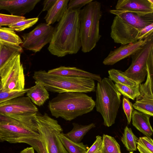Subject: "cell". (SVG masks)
<instances>
[{
	"label": "cell",
	"instance_id": "obj_23",
	"mask_svg": "<svg viewBox=\"0 0 153 153\" xmlns=\"http://www.w3.org/2000/svg\"><path fill=\"white\" fill-rule=\"evenodd\" d=\"M72 125V129L64 134L69 139L76 143L81 142L86 133L95 127V124L93 123L85 125L73 123Z\"/></svg>",
	"mask_w": 153,
	"mask_h": 153
},
{
	"label": "cell",
	"instance_id": "obj_39",
	"mask_svg": "<svg viewBox=\"0 0 153 153\" xmlns=\"http://www.w3.org/2000/svg\"><path fill=\"white\" fill-rule=\"evenodd\" d=\"M0 123H9L21 126L20 123L16 120L0 114Z\"/></svg>",
	"mask_w": 153,
	"mask_h": 153
},
{
	"label": "cell",
	"instance_id": "obj_42",
	"mask_svg": "<svg viewBox=\"0 0 153 153\" xmlns=\"http://www.w3.org/2000/svg\"><path fill=\"white\" fill-rule=\"evenodd\" d=\"M2 141L0 139V142H2Z\"/></svg>",
	"mask_w": 153,
	"mask_h": 153
},
{
	"label": "cell",
	"instance_id": "obj_25",
	"mask_svg": "<svg viewBox=\"0 0 153 153\" xmlns=\"http://www.w3.org/2000/svg\"><path fill=\"white\" fill-rule=\"evenodd\" d=\"M59 137L68 153H85L88 149L87 146L83 143L73 142L67 137L62 132L59 134Z\"/></svg>",
	"mask_w": 153,
	"mask_h": 153
},
{
	"label": "cell",
	"instance_id": "obj_9",
	"mask_svg": "<svg viewBox=\"0 0 153 153\" xmlns=\"http://www.w3.org/2000/svg\"><path fill=\"white\" fill-rule=\"evenodd\" d=\"M54 28L46 23L39 24L33 30L22 35V47L35 53L40 51L51 42Z\"/></svg>",
	"mask_w": 153,
	"mask_h": 153
},
{
	"label": "cell",
	"instance_id": "obj_6",
	"mask_svg": "<svg viewBox=\"0 0 153 153\" xmlns=\"http://www.w3.org/2000/svg\"><path fill=\"white\" fill-rule=\"evenodd\" d=\"M35 120L42 144L46 153H68L59 137L63 129L58 121L49 116L37 113Z\"/></svg>",
	"mask_w": 153,
	"mask_h": 153
},
{
	"label": "cell",
	"instance_id": "obj_16",
	"mask_svg": "<svg viewBox=\"0 0 153 153\" xmlns=\"http://www.w3.org/2000/svg\"><path fill=\"white\" fill-rule=\"evenodd\" d=\"M110 12L139 29L153 23V13L143 15L133 12L116 9L111 10Z\"/></svg>",
	"mask_w": 153,
	"mask_h": 153
},
{
	"label": "cell",
	"instance_id": "obj_12",
	"mask_svg": "<svg viewBox=\"0 0 153 153\" xmlns=\"http://www.w3.org/2000/svg\"><path fill=\"white\" fill-rule=\"evenodd\" d=\"M31 137H40L38 131L16 124L0 123V139L2 142L16 143L21 140Z\"/></svg>",
	"mask_w": 153,
	"mask_h": 153
},
{
	"label": "cell",
	"instance_id": "obj_7",
	"mask_svg": "<svg viewBox=\"0 0 153 153\" xmlns=\"http://www.w3.org/2000/svg\"><path fill=\"white\" fill-rule=\"evenodd\" d=\"M131 57V64L123 74L139 85L145 80L148 64L153 59V34L148 37L146 44Z\"/></svg>",
	"mask_w": 153,
	"mask_h": 153
},
{
	"label": "cell",
	"instance_id": "obj_28",
	"mask_svg": "<svg viewBox=\"0 0 153 153\" xmlns=\"http://www.w3.org/2000/svg\"><path fill=\"white\" fill-rule=\"evenodd\" d=\"M109 78L116 83L124 84L131 87H136L138 85L136 82L126 76L123 71L111 69L108 71Z\"/></svg>",
	"mask_w": 153,
	"mask_h": 153
},
{
	"label": "cell",
	"instance_id": "obj_8",
	"mask_svg": "<svg viewBox=\"0 0 153 153\" xmlns=\"http://www.w3.org/2000/svg\"><path fill=\"white\" fill-rule=\"evenodd\" d=\"M21 53H18L13 57L3 70L0 82L3 91H20L25 89L24 70L20 60Z\"/></svg>",
	"mask_w": 153,
	"mask_h": 153
},
{
	"label": "cell",
	"instance_id": "obj_2",
	"mask_svg": "<svg viewBox=\"0 0 153 153\" xmlns=\"http://www.w3.org/2000/svg\"><path fill=\"white\" fill-rule=\"evenodd\" d=\"M94 107L95 102L91 97L78 92L59 93L48 105L53 116L68 121L91 112Z\"/></svg>",
	"mask_w": 153,
	"mask_h": 153
},
{
	"label": "cell",
	"instance_id": "obj_11",
	"mask_svg": "<svg viewBox=\"0 0 153 153\" xmlns=\"http://www.w3.org/2000/svg\"><path fill=\"white\" fill-rule=\"evenodd\" d=\"M140 30L116 16L111 26L110 36L114 42L126 45L139 41Z\"/></svg>",
	"mask_w": 153,
	"mask_h": 153
},
{
	"label": "cell",
	"instance_id": "obj_45",
	"mask_svg": "<svg viewBox=\"0 0 153 153\" xmlns=\"http://www.w3.org/2000/svg\"></svg>",
	"mask_w": 153,
	"mask_h": 153
},
{
	"label": "cell",
	"instance_id": "obj_13",
	"mask_svg": "<svg viewBox=\"0 0 153 153\" xmlns=\"http://www.w3.org/2000/svg\"><path fill=\"white\" fill-rule=\"evenodd\" d=\"M38 111L37 107L27 96L14 98L0 104V114L7 117L26 113H37Z\"/></svg>",
	"mask_w": 153,
	"mask_h": 153
},
{
	"label": "cell",
	"instance_id": "obj_15",
	"mask_svg": "<svg viewBox=\"0 0 153 153\" xmlns=\"http://www.w3.org/2000/svg\"><path fill=\"white\" fill-rule=\"evenodd\" d=\"M40 0H0V10L8 11L11 15L23 16L33 10Z\"/></svg>",
	"mask_w": 153,
	"mask_h": 153
},
{
	"label": "cell",
	"instance_id": "obj_40",
	"mask_svg": "<svg viewBox=\"0 0 153 153\" xmlns=\"http://www.w3.org/2000/svg\"><path fill=\"white\" fill-rule=\"evenodd\" d=\"M19 153H34V149L32 147H27L22 150Z\"/></svg>",
	"mask_w": 153,
	"mask_h": 153
},
{
	"label": "cell",
	"instance_id": "obj_41",
	"mask_svg": "<svg viewBox=\"0 0 153 153\" xmlns=\"http://www.w3.org/2000/svg\"><path fill=\"white\" fill-rule=\"evenodd\" d=\"M97 153H102L99 150L98 152Z\"/></svg>",
	"mask_w": 153,
	"mask_h": 153
},
{
	"label": "cell",
	"instance_id": "obj_21",
	"mask_svg": "<svg viewBox=\"0 0 153 153\" xmlns=\"http://www.w3.org/2000/svg\"><path fill=\"white\" fill-rule=\"evenodd\" d=\"M35 85L29 88L26 93L27 96L36 105H43L49 97V94L45 87L39 82L35 81Z\"/></svg>",
	"mask_w": 153,
	"mask_h": 153
},
{
	"label": "cell",
	"instance_id": "obj_1",
	"mask_svg": "<svg viewBox=\"0 0 153 153\" xmlns=\"http://www.w3.org/2000/svg\"><path fill=\"white\" fill-rule=\"evenodd\" d=\"M80 10L68 8L54 27L48 49L58 57L76 54L81 48L80 36Z\"/></svg>",
	"mask_w": 153,
	"mask_h": 153
},
{
	"label": "cell",
	"instance_id": "obj_35",
	"mask_svg": "<svg viewBox=\"0 0 153 153\" xmlns=\"http://www.w3.org/2000/svg\"><path fill=\"white\" fill-rule=\"evenodd\" d=\"M93 0H71L69 1L68 8L79 10L83 6L92 1Z\"/></svg>",
	"mask_w": 153,
	"mask_h": 153
},
{
	"label": "cell",
	"instance_id": "obj_17",
	"mask_svg": "<svg viewBox=\"0 0 153 153\" xmlns=\"http://www.w3.org/2000/svg\"><path fill=\"white\" fill-rule=\"evenodd\" d=\"M115 9L145 15L153 13V0H119L115 6Z\"/></svg>",
	"mask_w": 153,
	"mask_h": 153
},
{
	"label": "cell",
	"instance_id": "obj_29",
	"mask_svg": "<svg viewBox=\"0 0 153 153\" xmlns=\"http://www.w3.org/2000/svg\"><path fill=\"white\" fill-rule=\"evenodd\" d=\"M114 85L121 94L128 99L134 100L140 95L139 85L134 87L118 83H115Z\"/></svg>",
	"mask_w": 153,
	"mask_h": 153
},
{
	"label": "cell",
	"instance_id": "obj_3",
	"mask_svg": "<svg viewBox=\"0 0 153 153\" xmlns=\"http://www.w3.org/2000/svg\"><path fill=\"white\" fill-rule=\"evenodd\" d=\"M33 78L44 85L48 91L54 93H83L96 90L94 80L89 78L56 75L39 70L34 72Z\"/></svg>",
	"mask_w": 153,
	"mask_h": 153
},
{
	"label": "cell",
	"instance_id": "obj_43",
	"mask_svg": "<svg viewBox=\"0 0 153 153\" xmlns=\"http://www.w3.org/2000/svg\"><path fill=\"white\" fill-rule=\"evenodd\" d=\"M129 153H133V152H129Z\"/></svg>",
	"mask_w": 153,
	"mask_h": 153
},
{
	"label": "cell",
	"instance_id": "obj_10",
	"mask_svg": "<svg viewBox=\"0 0 153 153\" xmlns=\"http://www.w3.org/2000/svg\"><path fill=\"white\" fill-rule=\"evenodd\" d=\"M146 77L145 82L139 85L140 95L133 107L138 111L153 117V59L148 64Z\"/></svg>",
	"mask_w": 153,
	"mask_h": 153
},
{
	"label": "cell",
	"instance_id": "obj_26",
	"mask_svg": "<svg viewBox=\"0 0 153 153\" xmlns=\"http://www.w3.org/2000/svg\"><path fill=\"white\" fill-rule=\"evenodd\" d=\"M102 153H121L120 146L114 137L103 134L101 148Z\"/></svg>",
	"mask_w": 153,
	"mask_h": 153
},
{
	"label": "cell",
	"instance_id": "obj_27",
	"mask_svg": "<svg viewBox=\"0 0 153 153\" xmlns=\"http://www.w3.org/2000/svg\"><path fill=\"white\" fill-rule=\"evenodd\" d=\"M138 139L133 133L131 128L126 126L121 140L128 151L133 152L137 150L136 145Z\"/></svg>",
	"mask_w": 153,
	"mask_h": 153
},
{
	"label": "cell",
	"instance_id": "obj_22",
	"mask_svg": "<svg viewBox=\"0 0 153 153\" xmlns=\"http://www.w3.org/2000/svg\"><path fill=\"white\" fill-rule=\"evenodd\" d=\"M0 77L3 70L7 63L17 54L23 52L19 46H13L0 44Z\"/></svg>",
	"mask_w": 153,
	"mask_h": 153
},
{
	"label": "cell",
	"instance_id": "obj_38",
	"mask_svg": "<svg viewBox=\"0 0 153 153\" xmlns=\"http://www.w3.org/2000/svg\"><path fill=\"white\" fill-rule=\"evenodd\" d=\"M57 0H45L43 3V8L42 11H48L55 4Z\"/></svg>",
	"mask_w": 153,
	"mask_h": 153
},
{
	"label": "cell",
	"instance_id": "obj_30",
	"mask_svg": "<svg viewBox=\"0 0 153 153\" xmlns=\"http://www.w3.org/2000/svg\"><path fill=\"white\" fill-rule=\"evenodd\" d=\"M137 144V148L140 153H153V141L151 137H140Z\"/></svg>",
	"mask_w": 153,
	"mask_h": 153
},
{
	"label": "cell",
	"instance_id": "obj_44",
	"mask_svg": "<svg viewBox=\"0 0 153 153\" xmlns=\"http://www.w3.org/2000/svg\"></svg>",
	"mask_w": 153,
	"mask_h": 153
},
{
	"label": "cell",
	"instance_id": "obj_18",
	"mask_svg": "<svg viewBox=\"0 0 153 153\" xmlns=\"http://www.w3.org/2000/svg\"><path fill=\"white\" fill-rule=\"evenodd\" d=\"M49 74L75 77H87L100 82L102 78L99 75L93 74L76 67L61 66L48 70Z\"/></svg>",
	"mask_w": 153,
	"mask_h": 153
},
{
	"label": "cell",
	"instance_id": "obj_4",
	"mask_svg": "<svg viewBox=\"0 0 153 153\" xmlns=\"http://www.w3.org/2000/svg\"><path fill=\"white\" fill-rule=\"evenodd\" d=\"M102 15L101 3L97 1H93L80 10V36L84 53L93 49L101 36L99 26Z\"/></svg>",
	"mask_w": 153,
	"mask_h": 153
},
{
	"label": "cell",
	"instance_id": "obj_5",
	"mask_svg": "<svg viewBox=\"0 0 153 153\" xmlns=\"http://www.w3.org/2000/svg\"><path fill=\"white\" fill-rule=\"evenodd\" d=\"M96 93V110L101 115L104 125L110 127L115 123L120 105L121 94L113 81L106 77L97 82Z\"/></svg>",
	"mask_w": 153,
	"mask_h": 153
},
{
	"label": "cell",
	"instance_id": "obj_36",
	"mask_svg": "<svg viewBox=\"0 0 153 153\" xmlns=\"http://www.w3.org/2000/svg\"><path fill=\"white\" fill-rule=\"evenodd\" d=\"M153 23L140 29L139 35L138 40H144L153 34Z\"/></svg>",
	"mask_w": 153,
	"mask_h": 153
},
{
	"label": "cell",
	"instance_id": "obj_20",
	"mask_svg": "<svg viewBox=\"0 0 153 153\" xmlns=\"http://www.w3.org/2000/svg\"><path fill=\"white\" fill-rule=\"evenodd\" d=\"M69 0H57L53 5L47 11L45 16L46 23L49 25L59 22L68 9Z\"/></svg>",
	"mask_w": 153,
	"mask_h": 153
},
{
	"label": "cell",
	"instance_id": "obj_33",
	"mask_svg": "<svg viewBox=\"0 0 153 153\" xmlns=\"http://www.w3.org/2000/svg\"><path fill=\"white\" fill-rule=\"evenodd\" d=\"M25 19L24 16H17L0 13V27L9 25Z\"/></svg>",
	"mask_w": 153,
	"mask_h": 153
},
{
	"label": "cell",
	"instance_id": "obj_14",
	"mask_svg": "<svg viewBox=\"0 0 153 153\" xmlns=\"http://www.w3.org/2000/svg\"><path fill=\"white\" fill-rule=\"evenodd\" d=\"M148 38L134 43L121 45L119 48L111 51L104 59L103 64L105 65H113L131 56L146 44Z\"/></svg>",
	"mask_w": 153,
	"mask_h": 153
},
{
	"label": "cell",
	"instance_id": "obj_24",
	"mask_svg": "<svg viewBox=\"0 0 153 153\" xmlns=\"http://www.w3.org/2000/svg\"><path fill=\"white\" fill-rule=\"evenodd\" d=\"M22 40L12 29L7 27H0V44L13 46H19Z\"/></svg>",
	"mask_w": 153,
	"mask_h": 153
},
{
	"label": "cell",
	"instance_id": "obj_19",
	"mask_svg": "<svg viewBox=\"0 0 153 153\" xmlns=\"http://www.w3.org/2000/svg\"><path fill=\"white\" fill-rule=\"evenodd\" d=\"M150 117L148 114L136 110L133 111L131 116L133 126L146 136L149 137H151L153 134L149 121Z\"/></svg>",
	"mask_w": 153,
	"mask_h": 153
},
{
	"label": "cell",
	"instance_id": "obj_34",
	"mask_svg": "<svg viewBox=\"0 0 153 153\" xmlns=\"http://www.w3.org/2000/svg\"><path fill=\"white\" fill-rule=\"evenodd\" d=\"M122 106L123 110L127 118L128 124L131 121V116L134 111L133 104L127 98L124 97L123 99Z\"/></svg>",
	"mask_w": 153,
	"mask_h": 153
},
{
	"label": "cell",
	"instance_id": "obj_37",
	"mask_svg": "<svg viewBox=\"0 0 153 153\" xmlns=\"http://www.w3.org/2000/svg\"><path fill=\"white\" fill-rule=\"evenodd\" d=\"M102 142V138L101 136L97 135L96 140L91 147L88 149L85 153H97L100 149Z\"/></svg>",
	"mask_w": 153,
	"mask_h": 153
},
{
	"label": "cell",
	"instance_id": "obj_31",
	"mask_svg": "<svg viewBox=\"0 0 153 153\" xmlns=\"http://www.w3.org/2000/svg\"><path fill=\"white\" fill-rule=\"evenodd\" d=\"M39 18L25 19L8 26L9 27L17 32L22 31L32 27L38 21Z\"/></svg>",
	"mask_w": 153,
	"mask_h": 153
},
{
	"label": "cell",
	"instance_id": "obj_32",
	"mask_svg": "<svg viewBox=\"0 0 153 153\" xmlns=\"http://www.w3.org/2000/svg\"><path fill=\"white\" fill-rule=\"evenodd\" d=\"M29 88H25L20 91L13 92H7L3 91L1 89V86L0 82V104L11 99L23 96L26 93Z\"/></svg>",
	"mask_w": 153,
	"mask_h": 153
}]
</instances>
